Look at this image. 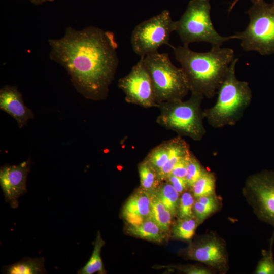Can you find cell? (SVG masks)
<instances>
[{
    "label": "cell",
    "mask_w": 274,
    "mask_h": 274,
    "mask_svg": "<svg viewBox=\"0 0 274 274\" xmlns=\"http://www.w3.org/2000/svg\"><path fill=\"white\" fill-rule=\"evenodd\" d=\"M195 197L192 193L185 191L181 194L179 199L177 216L178 219H184L193 217V205Z\"/></svg>",
    "instance_id": "cell-26"
},
{
    "label": "cell",
    "mask_w": 274,
    "mask_h": 274,
    "mask_svg": "<svg viewBox=\"0 0 274 274\" xmlns=\"http://www.w3.org/2000/svg\"><path fill=\"white\" fill-rule=\"evenodd\" d=\"M0 109L12 116L20 128L25 126L34 115L27 107L21 93L14 86L6 85L0 90Z\"/></svg>",
    "instance_id": "cell-13"
},
{
    "label": "cell",
    "mask_w": 274,
    "mask_h": 274,
    "mask_svg": "<svg viewBox=\"0 0 274 274\" xmlns=\"http://www.w3.org/2000/svg\"><path fill=\"white\" fill-rule=\"evenodd\" d=\"M215 186L216 177L214 174L205 169L190 189L195 198L216 194Z\"/></svg>",
    "instance_id": "cell-25"
},
{
    "label": "cell",
    "mask_w": 274,
    "mask_h": 274,
    "mask_svg": "<svg viewBox=\"0 0 274 274\" xmlns=\"http://www.w3.org/2000/svg\"><path fill=\"white\" fill-rule=\"evenodd\" d=\"M172 150L169 157L158 172V176L160 181L163 182L170 175L178 162L182 158L190 154L189 146L180 136L173 138Z\"/></svg>",
    "instance_id": "cell-15"
},
{
    "label": "cell",
    "mask_w": 274,
    "mask_h": 274,
    "mask_svg": "<svg viewBox=\"0 0 274 274\" xmlns=\"http://www.w3.org/2000/svg\"><path fill=\"white\" fill-rule=\"evenodd\" d=\"M239 0H234L232 3L230 5L229 9H228V12H230L231 11V10H232V9L233 8V7L235 6V5H236V4L238 2ZM253 4H254V3H257V2H261V1H264V0H250Z\"/></svg>",
    "instance_id": "cell-32"
},
{
    "label": "cell",
    "mask_w": 274,
    "mask_h": 274,
    "mask_svg": "<svg viewBox=\"0 0 274 274\" xmlns=\"http://www.w3.org/2000/svg\"><path fill=\"white\" fill-rule=\"evenodd\" d=\"M31 161L28 159L18 165H5L0 169V185L6 200L12 208L18 206V198L27 191V177Z\"/></svg>",
    "instance_id": "cell-12"
},
{
    "label": "cell",
    "mask_w": 274,
    "mask_h": 274,
    "mask_svg": "<svg viewBox=\"0 0 274 274\" xmlns=\"http://www.w3.org/2000/svg\"><path fill=\"white\" fill-rule=\"evenodd\" d=\"M30 2L36 5H41L45 2H53L54 0H29Z\"/></svg>",
    "instance_id": "cell-33"
},
{
    "label": "cell",
    "mask_w": 274,
    "mask_h": 274,
    "mask_svg": "<svg viewBox=\"0 0 274 274\" xmlns=\"http://www.w3.org/2000/svg\"><path fill=\"white\" fill-rule=\"evenodd\" d=\"M185 253L189 259L203 263L212 270L222 273L228 270L226 243L214 232H210L191 243Z\"/></svg>",
    "instance_id": "cell-11"
},
{
    "label": "cell",
    "mask_w": 274,
    "mask_h": 274,
    "mask_svg": "<svg viewBox=\"0 0 274 274\" xmlns=\"http://www.w3.org/2000/svg\"><path fill=\"white\" fill-rule=\"evenodd\" d=\"M249 22L243 31L236 32L245 51H256L262 55L274 54V8L264 1L253 4L247 11Z\"/></svg>",
    "instance_id": "cell-7"
},
{
    "label": "cell",
    "mask_w": 274,
    "mask_h": 274,
    "mask_svg": "<svg viewBox=\"0 0 274 274\" xmlns=\"http://www.w3.org/2000/svg\"><path fill=\"white\" fill-rule=\"evenodd\" d=\"M256 274H274V258L271 252L259 261L255 270Z\"/></svg>",
    "instance_id": "cell-28"
},
{
    "label": "cell",
    "mask_w": 274,
    "mask_h": 274,
    "mask_svg": "<svg viewBox=\"0 0 274 274\" xmlns=\"http://www.w3.org/2000/svg\"><path fill=\"white\" fill-rule=\"evenodd\" d=\"M148 193L150 200V212L148 219L154 221L166 233L169 231L173 217L155 192Z\"/></svg>",
    "instance_id": "cell-17"
},
{
    "label": "cell",
    "mask_w": 274,
    "mask_h": 274,
    "mask_svg": "<svg viewBox=\"0 0 274 274\" xmlns=\"http://www.w3.org/2000/svg\"><path fill=\"white\" fill-rule=\"evenodd\" d=\"M150 212L149 194L140 188L123 206L122 215L128 224H138L149 218Z\"/></svg>",
    "instance_id": "cell-14"
},
{
    "label": "cell",
    "mask_w": 274,
    "mask_h": 274,
    "mask_svg": "<svg viewBox=\"0 0 274 274\" xmlns=\"http://www.w3.org/2000/svg\"><path fill=\"white\" fill-rule=\"evenodd\" d=\"M203 97L191 93L187 100H175L158 105L160 113L156 122L161 126L186 136L194 141H200L205 134L203 111L201 104Z\"/></svg>",
    "instance_id": "cell-4"
},
{
    "label": "cell",
    "mask_w": 274,
    "mask_h": 274,
    "mask_svg": "<svg viewBox=\"0 0 274 274\" xmlns=\"http://www.w3.org/2000/svg\"><path fill=\"white\" fill-rule=\"evenodd\" d=\"M221 201L216 194L195 198L193 205L194 216L201 223L211 215L218 211Z\"/></svg>",
    "instance_id": "cell-18"
},
{
    "label": "cell",
    "mask_w": 274,
    "mask_h": 274,
    "mask_svg": "<svg viewBox=\"0 0 274 274\" xmlns=\"http://www.w3.org/2000/svg\"><path fill=\"white\" fill-rule=\"evenodd\" d=\"M172 150V140L164 141L152 149L145 159L157 172L167 161Z\"/></svg>",
    "instance_id": "cell-23"
},
{
    "label": "cell",
    "mask_w": 274,
    "mask_h": 274,
    "mask_svg": "<svg viewBox=\"0 0 274 274\" xmlns=\"http://www.w3.org/2000/svg\"><path fill=\"white\" fill-rule=\"evenodd\" d=\"M176 21L173 20L167 10L140 23L131 36L133 51L142 57L157 52L163 45L172 47L169 41L171 33L176 30Z\"/></svg>",
    "instance_id": "cell-8"
},
{
    "label": "cell",
    "mask_w": 274,
    "mask_h": 274,
    "mask_svg": "<svg viewBox=\"0 0 274 274\" xmlns=\"http://www.w3.org/2000/svg\"><path fill=\"white\" fill-rule=\"evenodd\" d=\"M180 63L191 93L211 98L216 93L231 62L235 59L232 49L212 46L207 52H197L187 46L172 47Z\"/></svg>",
    "instance_id": "cell-2"
},
{
    "label": "cell",
    "mask_w": 274,
    "mask_h": 274,
    "mask_svg": "<svg viewBox=\"0 0 274 274\" xmlns=\"http://www.w3.org/2000/svg\"><path fill=\"white\" fill-rule=\"evenodd\" d=\"M49 57L67 72L77 90L86 98L105 99L118 65L114 33L95 26L68 27L59 39H50Z\"/></svg>",
    "instance_id": "cell-1"
},
{
    "label": "cell",
    "mask_w": 274,
    "mask_h": 274,
    "mask_svg": "<svg viewBox=\"0 0 274 274\" xmlns=\"http://www.w3.org/2000/svg\"><path fill=\"white\" fill-rule=\"evenodd\" d=\"M144 62L151 76L158 105L183 99L190 91L182 69L172 63L167 53L157 51L147 54Z\"/></svg>",
    "instance_id": "cell-6"
},
{
    "label": "cell",
    "mask_w": 274,
    "mask_h": 274,
    "mask_svg": "<svg viewBox=\"0 0 274 274\" xmlns=\"http://www.w3.org/2000/svg\"><path fill=\"white\" fill-rule=\"evenodd\" d=\"M190 154L181 158L178 162V163L176 164V165L173 168L170 175H173L180 178H185L187 174L188 162Z\"/></svg>",
    "instance_id": "cell-30"
},
{
    "label": "cell",
    "mask_w": 274,
    "mask_h": 274,
    "mask_svg": "<svg viewBox=\"0 0 274 274\" xmlns=\"http://www.w3.org/2000/svg\"><path fill=\"white\" fill-rule=\"evenodd\" d=\"M140 188L147 193L154 192L162 182L159 179L157 172L145 159L138 165Z\"/></svg>",
    "instance_id": "cell-20"
},
{
    "label": "cell",
    "mask_w": 274,
    "mask_h": 274,
    "mask_svg": "<svg viewBox=\"0 0 274 274\" xmlns=\"http://www.w3.org/2000/svg\"><path fill=\"white\" fill-rule=\"evenodd\" d=\"M205 169L191 152L188 160L187 174L185 177L189 188L193 186Z\"/></svg>",
    "instance_id": "cell-27"
},
{
    "label": "cell",
    "mask_w": 274,
    "mask_h": 274,
    "mask_svg": "<svg viewBox=\"0 0 274 274\" xmlns=\"http://www.w3.org/2000/svg\"><path fill=\"white\" fill-rule=\"evenodd\" d=\"M127 231L132 235L156 243H161L165 238L166 232L149 219L138 224H129Z\"/></svg>",
    "instance_id": "cell-16"
},
{
    "label": "cell",
    "mask_w": 274,
    "mask_h": 274,
    "mask_svg": "<svg viewBox=\"0 0 274 274\" xmlns=\"http://www.w3.org/2000/svg\"><path fill=\"white\" fill-rule=\"evenodd\" d=\"M271 4H272L273 7L274 8V0H273L272 3Z\"/></svg>",
    "instance_id": "cell-34"
},
{
    "label": "cell",
    "mask_w": 274,
    "mask_h": 274,
    "mask_svg": "<svg viewBox=\"0 0 274 274\" xmlns=\"http://www.w3.org/2000/svg\"><path fill=\"white\" fill-rule=\"evenodd\" d=\"M175 268L188 274H211L212 271L210 269L206 267L196 266H174Z\"/></svg>",
    "instance_id": "cell-31"
},
{
    "label": "cell",
    "mask_w": 274,
    "mask_h": 274,
    "mask_svg": "<svg viewBox=\"0 0 274 274\" xmlns=\"http://www.w3.org/2000/svg\"><path fill=\"white\" fill-rule=\"evenodd\" d=\"M242 191L258 219L274 227V170L250 175Z\"/></svg>",
    "instance_id": "cell-9"
},
{
    "label": "cell",
    "mask_w": 274,
    "mask_h": 274,
    "mask_svg": "<svg viewBox=\"0 0 274 274\" xmlns=\"http://www.w3.org/2000/svg\"><path fill=\"white\" fill-rule=\"evenodd\" d=\"M210 0H191L180 19L176 21V31L183 46L199 42L209 43L212 46H221L234 35L221 36L213 25L211 18Z\"/></svg>",
    "instance_id": "cell-5"
},
{
    "label": "cell",
    "mask_w": 274,
    "mask_h": 274,
    "mask_svg": "<svg viewBox=\"0 0 274 274\" xmlns=\"http://www.w3.org/2000/svg\"><path fill=\"white\" fill-rule=\"evenodd\" d=\"M154 192L160 200L170 212L173 217L177 216L180 194L173 186L167 182H162Z\"/></svg>",
    "instance_id": "cell-22"
},
{
    "label": "cell",
    "mask_w": 274,
    "mask_h": 274,
    "mask_svg": "<svg viewBox=\"0 0 274 274\" xmlns=\"http://www.w3.org/2000/svg\"><path fill=\"white\" fill-rule=\"evenodd\" d=\"M105 242L102 238L100 232L98 231L91 256L84 266L78 271L77 273L93 274L95 272H98L99 273H105L100 256L101 250L102 247L105 245Z\"/></svg>",
    "instance_id": "cell-21"
},
{
    "label": "cell",
    "mask_w": 274,
    "mask_h": 274,
    "mask_svg": "<svg viewBox=\"0 0 274 274\" xmlns=\"http://www.w3.org/2000/svg\"><path fill=\"white\" fill-rule=\"evenodd\" d=\"M5 272L8 274H40L46 272L43 258H25L20 261L7 266Z\"/></svg>",
    "instance_id": "cell-19"
},
{
    "label": "cell",
    "mask_w": 274,
    "mask_h": 274,
    "mask_svg": "<svg viewBox=\"0 0 274 274\" xmlns=\"http://www.w3.org/2000/svg\"><path fill=\"white\" fill-rule=\"evenodd\" d=\"M144 57H141L127 75L119 79L118 86L125 94L128 103L144 108L157 107L153 83Z\"/></svg>",
    "instance_id": "cell-10"
},
{
    "label": "cell",
    "mask_w": 274,
    "mask_h": 274,
    "mask_svg": "<svg viewBox=\"0 0 274 274\" xmlns=\"http://www.w3.org/2000/svg\"><path fill=\"white\" fill-rule=\"evenodd\" d=\"M164 181L170 184L180 195L189 188L185 178L170 175Z\"/></svg>",
    "instance_id": "cell-29"
},
{
    "label": "cell",
    "mask_w": 274,
    "mask_h": 274,
    "mask_svg": "<svg viewBox=\"0 0 274 274\" xmlns=\"http://www.w3.org/2000/svg\"><path fill=\"white\" fill-rule=\"evenodd\" d=\"M238 61L235 58L230 64L217 90L216 103L203 111L204 118L214 128L234 125L251 102L252 93L249 83L239 80L236 76Z\"/></svg>",
    "instance_id": "cell-3"
},
{
    "label": "cell",
    "mask_w": 274,
    "mask_h": 274,
    "mask_svg": "<svg viewBox=\"0 0 274 274\" xmlns=\"http://www.w3.org/2000/svg\"><path fill=\"white\" fill-rule=\"evenodd\" d=\"M199 224H200L199 221L195 216L187 218L178 219L172 228V235L177 239L189 241L194 235Z\"/></svg>",
    "instance_id": "cell-24"
}]
</instances>
